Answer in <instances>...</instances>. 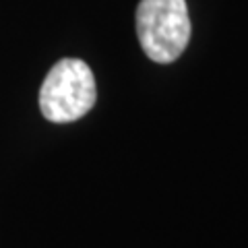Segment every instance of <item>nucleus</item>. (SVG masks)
I'll return each instance as SVG.
<instances>
[{"mask_svg":"<svg viewBox=\"0 0 248 248\" xmlns=\"http://www.w3.org/2000/svg\"><path fill=\"white\" fill-rule=\"evenodd\" d=\"M135 23L143 52L157 64L178 60L190 42L186 0H141Z\"/></svg>","mask_w":248,"mask_h":248,"instance_id":"obj_1","label":"nucleus"},{"mask_svg":"<svg viewBox=\"0 0 248 248\" xmlns=\"http://www.w3.org/2000/svg\"><path fill=\"white\" fill-rule=\"evenodd\" d=\"M97 99L95 77L79 58H62L50 68L40 89V110L46 120L66 124L83 118Z\"/></svg>","mask_w":248,"mask_h":248,"instance_id":"obj_2","label":"nucleus"}]
</instances>
